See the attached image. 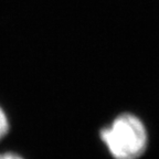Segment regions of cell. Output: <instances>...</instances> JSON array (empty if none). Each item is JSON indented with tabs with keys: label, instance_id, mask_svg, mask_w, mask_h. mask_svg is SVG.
<instances>
[{
	"label": "cell",
	"instance_id": "1",
	"mask_svg": "<svg viewBox=\"0 0 159 159\" xmlns=\"http://www.w3.org/2000/svg\"><path fill=\"white\" fill-rule=\"evenodd\" d=\"M99 138L114 159H138L148 143L144 123L130 113L118 115L108 126L101 128Z\"/></svg>",
	"mask_w": 159,
	"mask_h": 159
},
{
	"label": "cell",
	"instance_id": "3",
	"mask_svg": "<svg viewBox=\"0 0 159 159\" xmlns=\"http://www.w3.org/2000/svg\"><path fill=\"white\" fill-rule=\"evenodd\" d=\"M0 159H25L19 152L11 149H0Z\"/></svg>",
	"mask_w": 159,
	"mask_h": 159
},
{
	"label": "cell",
	"instance_id": "2",
	"mask_svg": "<svg viewBox=\"0 0 159 159\" xmlns=\"http://www.w3.org/2000/svg\"><path fill=\"white\" fill-rule=\"evenodd\" d=\"M11 129V123H10L9 115L5 107L0 104V144L7 138Z\"/></svg>",
	"mask_w": 159,
	"mask_h": 159
}]
</instances>
